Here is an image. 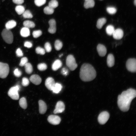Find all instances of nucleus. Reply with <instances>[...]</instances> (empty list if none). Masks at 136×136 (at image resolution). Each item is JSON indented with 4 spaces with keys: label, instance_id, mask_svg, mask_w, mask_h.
I'll use <instances>...</instances> for the list:
<instances>
[{
    "label": "nucleus",
    "instance_id": "obj_1",
    "mask_svg": "<svg viewBox=\"0 0 136 136\" xmlns=\"http://www.w3.org/2000/svg\"><path fill=\"white\" fill-rule=\"evenodd\" d=\"M136 96V90L130 88L123 91L118 97L117 104L120 110L126 112L129 109L131 103Z\"/></svg>",
    "mask_w": 136,
    "mask_h": 136
},
{
    "label": "nucleus",
    "instance_id": "obj_2",
    "mask_svg": "<svg viewBox=\"0 0 136 136\" xmlns=\"http://www.w3.org/2000/svg\"><path fill=\"white\" fill-rule=\"evenodd\" d=\"M96 71L90 64L85 63L81 66L80 72L81 79L85 82L90 81L94 79L96 76Z\"/></svg>",
    "mask_w": 136,
    "mask_h": 136
},
{
    "label": "nucleus",
    "instance_id": "obj_3",
    "mask_svg": "<svg viewBox=\"0 0 136 136\" xmlns=\"http://www.w3.org/2000/svg\"><path fill=\"white\" fill-rule=\"evenodd\" d=\"M1 35L2 37L7 43L12 44L13 40V36L12 32L9 29H4L2 31Z\"/></svg>",
    "mask_w": 136,
    "mask_h": 136
},
{
    "label": "nucleus",
    "instance_id": "obj_4",
    "mask_svg": "<svg viewBox=\"0 0 136 136\" xmlns=\"http://www.w3.org/2000/svg\"><path fill=\"white\" fill-rule=\"evenodd\" d=\"M20 88V86L18 85H17L15 86L11 87L8 92V96L13 99H18L19 95L18 91L19 90Z\"/></svg>",
    "mask_w": 136,
    "mask_h": 136
},
{
    "label": "nucleus",
    "instance_id": "obj_5",
    "mask_svg": "<svg viewBox=\"0 0 136 136\" xmlns=\"http://www.w3.org/2000/svg\"><path fill=\"white\" fill-rule=\"evenodd\" d=\"M66 64L70 69L72 71L74 70L77 67L75 59L72 55H69L67 57Z\"/></svg>",
    "mask_w": 136,
    "mask_h": 136
},
{
    "label": "nucleus",
    "instance_id": "obj_6",
    "mask_svg": "<svg viewBox=\"0 0 136 136\" xmlns=\"http://www.w3.org/2000/svg\"><path fill=\"white\" fill-rule=\"evenodd\" d=\"M9 71L8 65L6 63L0 62V78L4 79L8 75Z\"/></svg>",
    "mask_w": 136,
    "mask_h": 136
},
{
    "label": "nucleus",
    "instance_id": "obj_7",
    "mask_svg": "<svg viewBox=\"0 0 136 136\" xmlns=\"http://www.w3.org/2000/svg\"><path fill=\"white\" fill-rule=\"evenodd\" d=\"M126 67L127 69L129 72L135 73L136 71V59L134 58H130L128 59L126 63Z\"/></svg>",
    "mask_w": 136,
    "mask_h": 136
},
{
    "label": "nucleus",
    "instance_id": "obj_8",
    "mask_svg": "<svg viewBox=\"0 0 136 136\" xmlns=\"http://www.w3.org/2000/svg\"><path fill=\"white\" fill-rule=\"evenodd\" d=\"M109 117V114L107 112L105 111L101 112L98 117V122L101 124H104L108 121Z\"/></svg>",
    "mask_w": 136,
    "mask_h": 136
},
{
    "label": "nucleus",
    "instance_id": "obj_9",
    "mask_svg": "<svg viewBox=\"0 0 136 136\" xmlns=\"http://www.w3.org/2000/svg\"><path fill=\"white\" fill-rule=\"evenodd\" d=\"M47 120L50 123L53 125L59 124L61 121V119L59 116L54 115H50Z\"/></svg>",
    "mask_w": 136,
    "mask_h": 136
},
{
    "label": "nucleus",
    "instance_id": "obj_10",
    "mask_svg": "<svg viewBox=\"0 0 136 136\" xmlns=\"http://www.w3.org/2000/svg\"><path fill=\"white\" fill-rule=\"evenodd\" d=\"M65 109V106L63 103L61 101H58L56 105L53 113L55 114L62 112Z\"/></svg>",
    "mask_w": 136,
    "mask_h": 136
},
{
    "label": "nucleus",
    "instance_id": "obj_11",
    "mask_svg": "<svg viewBox=\"0 0 136 136\" xmlns=\"http://www.w3.org/2000/svg\"><path fill=\"white\" fill-rule=\"evenodd\" d=\"M55 83L54 79L51 77H49L46 80L45 84L46 87L49 90L52 91Z\"/></svg>",
    "mask_w": 136,
    "mask_h": 136
},
{
    "label": "nucleus",
    "instance_id": "obj_12",
    "mask_svg": "<svg viewBox=\"0 0 136 136\" xmlns=\"http://www.w3.org/2000/svg\"><path fill=\"white\" fill-rule=\"evenodd\" d=\"M48 23L49 25V27L48 30V31L51 33H55L56 30L55 20L54 19H51L49 21Z\"/></svg>",
    "mask_w": 136,
    "mask_h": 136
},
{
    "label": "nucleus",
    "instance_id": "obj_13",
    "mask_svg": "<svg viewBox=\"0 0 136 136\" xmlns=\"http://www.w3.org/2000/svg\"><path fill=\"white\" fill-rule=\"evenodd\" d=\"M97 50L98 54L100 56H104L107 53V49L105 46L102 44H99L97 47Z\"/></svg>",
    "mask_w": 136,
    "mask_h": 136
},
{
    "label": "nucleus",
    "instance_id": "obj_14",
    "mask_svg": "<svg viewBox=\"0 0 136 136\" xmlns=\"http://www.w3.org/2000/svg\"><path fill=\"white\" fill-rule=\"evenodd\" d=\"M112 35L114 39L116 40L120 39L123 37V31L120 28L117 29L115 30Z\"/></svg>",
    "mask_w": 136,
    "mask_h": 136
},
{
    "label": "nucleus",
    "instance_id": "obj_15",
    "mask_svg": "<svg viewBox=\"0 0 136 136\" xmlns=\"http://www.w3.org/2000/svg\"><path fill=\"white\" fill-rule=\"evenodd\" d=\"M30 81L36 85H39L41 83L42 79L38 75L34 74L31 76L29 78Z\"/></svg>",
    "mask_w": 136,
    "mask_h": 136
},
{
    "label": "nucleus",
    "instance_id": "obj_16",
    "mask_svg": "<svg viewBox=\"0 0 136 136\" xmlns=\"http://www.w3.org/2000/svg\"><path fill=\"white\" fill-rule=\"evenodd\" d=\"M38 103L39 112L41 114H44L46 113L47 111V105L45 102L42 100H39Z\"/></svg>",
    "mask_w": 136,
    "mask_h": 136
},
{
    "label": "nucleus",
    "instance_id": "obj_17",
    "mask_svg": "<svg viewBox=\"0 0 136 136\" xmlns=\"http://www.w3.org/2000/svg\"><path fill=\"white\" fill-rule=\"evenodd\" d=\"M115 63V59L113 55L111 54H108L107 58V63L108 66L111 67L113 66Z\"/></svg>",
    "mask_w": 136,
    "mask_h": 136
},
{
    "label": "nucleus",
    "instance_id": "obj_18",
    "mask_svg": "<svg viewBox=\"0 0 136 136\" xmlns=\"http://www.w3.org/2000/svg\"><path fill=\"white\" fill-rule=\"evenodd\" d=\"M62 65L61 61L59 59L56 60L52 64V68L54 71H56L60 68Z\"/></svg>",
    "mask_w": 136,
    "mask_h": 136
},
{
    "label": "nucleus",
    "instance_id": "obj_19",
    "mask_svg": "<svg viewBox=\"0 0 136 136\" xmlns=\"http://www.w3.org/2000/svg\"><path fill=\"white\" fill-rule=\"evenodd\" d=\"M20 34L22 37H28L30 35L29 28L25 27L22 28L20 30Z\"/></svg>",
    "mask_w": 136,
    "mask_h": 136
},
{
    "label": "nucleus",
    "instance_id": "obj_20",
    "mask_svg": "<svg viewBox=\"0 0 136 136\" xmlns=\"http://www.w3.org/2000/svg\"><path fill=\"white\" fill-rule=\"evenodd\" d=\"M95 5L94 0H85L84 3V7L86 9L93 7Z\"/></svg>",
    "mask_w": 136,
    "mask_h": 136
},
{
    "label": "nucleus",
    "instance_id": "obj_21",
    "mask_svg": "<svg viewBox=\"0 0 136 136\" xmlns=\"http://www.w3.org/2000/svg\"><path fill=\"white\" fill-rule=\"evenodd\" d=\"M16 25V23L13 20H10L8 21L6 24V28L8 29H11L15 27Z\"/></svg>",
    "mask_w": 136,
    "mask_h": 136
},
{
    "label": "nucleus",
    "instance_id": "obj_22",
    "mask_svg": "<svg viewBox=\"0 0 136 136\" xmlns=\"http://www.w3.org/2000/svg\"><path fill=\"white\" fill-rule=\"evenodd\" d=\"M62 88V86L61 84L58 83H56L52 91L54 93L57 94L59 93L61 91Z\"/></svg>",
    "mask_w": 136,
    "mask_h": 136
},
{
    "label": "nucleus",
    "instance_id": "obj_23",
    "mask_svg": "<svg viewBox=\"0 0 136 136\" xmlns=\"http://www.w3.org/2000/svg\"><path fill=\"white\" fill-rule=\"evenodd\" d=\"M106 19L104 18L99 19L97 21L96 24V27L99 29H101L103 25L106 22Z\"/></svg>",
    "mask_w": 136,
    "mask_h": 136
},
{
    "label": "nucleus",
    "instance_id": "obj_24",
    "mask_svg": "<svg viewBox=\"0 0 136 136\" xmlns=\"http://www.w3.org/2000/svg\"><path fill=\"white\" fill-rule=\"evenodd\" d=\"M24 27L29 28H33L35 27V24L34 23L30 21L27 20L24 21L23 23Z\"/></svg>",
    "mask_w": 136,
    "mask_h": 136
},
{
    "label": "nucleus",
    "instance_id": "obj_25",
    "mask_svg": "<svg viewBox=\"0 0 136 136\" xmlns=\"http://www.w3.org/2000/svg\"><path fill=\"white\" fill-rule=\"evenodd\" d=\"M19 105L20 107L23 109H25L27 106L26 100L24 97H22L19 100Z\"/></svg>",
    "mask_w": 136,
    "mask_h": 136
},
{
    "label": "nucleus",
    "instance_id": "obj_26",
    "mask_svg": "<svg viewBox=\"0 0 136 136\" xmlns=\"http://www.w3.org/2000/svg\"><path fill=\"white\" fill-rule=\"evenodd\" d=\"M24 66L25 71L27 73L30 74L32 73L33 71V68L30 63H27Z\"/></svg>",
    "mask_w": 136,
    "mask_h": 136
},
{
    "label": "nucleus",
    "instance_id": "obj_27",
    "mask_svg": "<svg viewBox=\"0 0 136 136\" xmlns=\"http://www.w3.org/2000/svg\"><path fill=\"white\" fill-rule=\"evenodd\" d=\"M114 28L112 25H108L106 28V31L107 34L109 35H112L115 30Z\"/></svg>",
    "mask_w": 136,
    "mask_h": 136
},
{
    "label": "nucleus",
    "instance_id": "obj_28",
    "mask_svg": "<svg viewBox=\"0 0 136 136\" xmlns=\"http://www.w3.org/2000/svg\"><path fill=\"white\" fill-rule=\"evenodd\" d=\"M15 10L18 14L20 15L23 13L25 11V9L23 6L19 5L16 7Z\"/></svg>",
    "mask_w": 136,
    "mask_h": 136
},
{
    "label": "nucleus",
    "instance_id": "obj_29",
    "mask_svg": "<svg viewBox=\"0 0 136 136\" xmlns=\"http://www.w3.org/2000/svg\"><path fill=\"white\" fill-rule=\"evenodd\" d=\"M54 9L49 6L45 7L44 9V13L47 15L52 14L54 13Z\"/></svg>",
    "mask_w": 136,
    "mask_h": 136
},
{
    "label": "nucleus",
    "instance_id": "obj_30",
    "mask_svg": "<svg viewBox=\"0 0 136 136\" xmlns=\"http://www.w3.org/2000/svg\"><path fill=\"white\" fill-rule=\"evenodd\" d=\"M63 46L62 42L59 40H57L55 42L54 47L55 49L58 51L60 50Z\"/></svg>",
    "mask_w": 136,
    "mask_h": 136
},
{
    "label": "nucleus",
    "instance_id": "obj_31",
    "mask_svg": "<svg viewBox=\"0 0 136 136\" xmlns=\"http://www.w3.org/2000/svg\"><path fill=\"white\" fill-rule=\"evenodd\" d=\"M22 15L23 17L25 18H31L33 17L32 14L28 10L25 11L22 14Z\"/></svg>",
    "mask_w": 136,
    "mask_h": 136
},
{
    "label": "nucleus",
    "instance_id": "obj_32",
    "mask_svg": "<svg viewBox=\"0 0 136 136\" xmlns=\"http://www.w3.org/2000/svg\"><path fill=\"white\" fill-rule=\"evenodd\" d=\"M58 5V2L56 0H51L48 4V6L53 9L56 8Z\"/></svg>",
    "mask_w": 136,
    "mask_h": 136
},
{
    "label": "nucleus",
    "instance_id": "obj_33",
    "mask_svg": "<svg viewBox=\"0 0 136 136\" xmlns=\"http://www.w3.org/2000/svg\"><path fill=\"white\" fill-rule=\"evenodd\" d=\"M107 12L110 14H115L117 12L116 9L114 7H109L106 8Z\"/></svg>",
    "mask_w": 136,
    "mask_h": 136
},
{
    "label": "nucleus",
    "instance_id": "obj_34",
    "mask_svg": "<svg viewBox=\"0 0 136 136\" xmlns=\"http://www.w3.org/2000/svg\"><path fill=\"white\" fill-rule=\"evenodd\" d=\"M37 68L40 71H44L47 69V66L45 63H40L38 65Z\"/></svg>",
    "mask_w": 136,
    "mask_h": 136
},
{
    "label": "nucleus",
    "instance_id": "obj_35",
    "mask_svg": "<svg viewBox=\"0 0 136 136\" xmlns=\"http://www.w3.org/2000/svg\"><path fill=\"white\" fill-rule=\"evenodd\" d=\"M36 52L37 53L42 55L44 54L45 52V50L40 47H38L36 48Z\"/></svg>",
    "mask_w": 136,
    "mask_h": 136
},
{
    "label": "nucleus",
    "instance_id": "obj_36",
    "mask_svg": "<svg viewBox=\"0 0 136 136\" xmlns=\"http://www.w3.org/2000/svg\"><path fill=\"white\" fill-rule=\"evenodd\" d=\"M32 34L34 38H37L42 35V32L40 30H35L33 32Z\"/></svg>",
    "mask_w": 136,
    "mask_h": 136
},
{
    "label": "nucleus",
    "instance_id": "obj_37",
    "mask_svg": "<svg viewBox=\"0 0 136 136\" xmlns=\"http://www.w3.org/2000/svg\"><path fill=\"white\" fill-rule=\"evenodd\" d=\"M46 0H35V5L38 7L41 6L44 4L46 3Z\"/></svg>",
    "mask_w": 136,
    "mask_h": 136
},
{
    "label": "nucleus",
    "instance_id": "obj_38",
    "mask_svg": "<svg viewBox=\"0 0 136 136\" xmlns=\"http://www.w3.org/2000/svg\"><path fill=\"white\" fill-rule=\"evenodd\" d=\"M44 47L45 50L47 52H50L51 50V46L50 44L48 42H47L45 43Z\"/></svg>",
    "mask_w": 136,
    "mask_h": 136
},
{
    "label": "nucleus",
    "instance_id": "obj_39",
    "mask_svg": "<svg viewBox=\"0 0 136 136\" xmlns=\"http://www.w3.org/2000/svg\"><path fill=\"white\" fill-rule=\"evenodd\" d=\"M28 61V59L26 57H22L21 59L19 64L20 66H24L27 63Z\"/></svg>",
    "mask_w": 136,
    "mask_h": 136
},
{
    "label": "nucleus",
    "instance_id": "obj_40",
    "mask_svg": "<svg viewBox=\"0 0 136 136\" xmlns=\"http://www.w3.org/2000/svg\"><path fill=\"white\" fill-rule=\"evenodd\" d=\"M29 84V81L28 79L26 77H23L22 79V85L24 86H28Z\"/></svg>",
    "mask_w": 136,
    "mask_h": 136
},
{
    "label": "nucleus",
    "instance_id": "obj_41",
    "mask_svg": "<svg viewBox=\"0 0 136 136\" xmlns=\"http://www.w3.org/2000/svg\"><path fill=\"white\" fill-rule=\"evenodd\" d=\"M15 76L17 77H20L22 75V72L18 68L16 69L13 72Z\"/></svg>",
    "mask_w": 136,
    "mask_h": 136
},
{
    "label": "nucleus",
    "instance_id": "obj_42",
    "mask_svg": "<svg viewBox=\"0 0 136 136\" xmlns=\"http://www.w3.org/2000/svg\"><path fill=\"white\" fill-rule=\"evenodd\" d=\"M69 71L66 68L64 67L61 70V73L63 75L66 76L69 74Z\"/></svg>",
    "mask_w": 136,
    "mask_h": 136
},
{
    "label": "nucleus",
    "instance_id": "obj_43",
    "mask_svg": "<svg viewBox=\"0 0 136 136\" xmlns=\"http://www.w3.org/2000/svg\"><path fill=\"white\" fill-rule=\"evenodd\" d=\"M16 54L17 56L18 57H21L23 55V53L22 51L20 48H18L16 51Z\"/></svg>",
    "mask_w": 136,
    "mask_h": 136
},
{
    "label": "nucleus",
    "instance_id": "obj_44",
    "mask_svg": "<svg viewBox=\"0 0 136 136\" xmlns=\"http://www.w3.org/2000/svg\"><path fill=\"white\" fill-rule=\"evenodd\" d=\"M24 45L25 47L30 48L32 47V44L30 42L26 41L24 42Z\"/></svg>",
    "mask_w": 136,
    "mask_h": 136
},
{
    "label": "nucleus",
    "instance_id": "obj_45",
    "mask_svg": "<svg viewBox=\"0 0 136 136\" xmlns=\"http://www.w3.org/2000/svg\"><path fill=\"white\" fill-rule=\"evenodd\" d=\"M12 1L14 3L19 5L22 4L24 1V0H12Z\"/></svg>",
    "mask_w": 136,
    "mask_h": 136
},
{
    "label": "nucleus",
    "instance_id": "obj_46",
    "mask_svg": "<svg viewBox=\"0 0 136 136\" xmlns=\"http://www.w3.org/2000/svg\"><path fill=\"white\" fill-rule=\"evenodd\" d=\"M134 4L135 6L136 5V0H134Z\"/></svg>",
    "mask_w": 136,
    "mask_h": 136
},
{
    "label": "nucleus",
    "instance_id": "obj_47",
    "mask_svg": "<svg viewBox=\"0 0 136 136\" xmlns=\"http://www.w3.org/2000/svg\"><path fill=\"white\" fill-rule=\"evenodd\" d=\"M63 54H61V55H60L59 56V57H61L62 56V55Z\"/></svg>",
    "mask_w": 136,
    "mask_h": 136
},
{
    "label": "nucleus",
    "instance_id": "obj_48",
    "mask_svg": "<svg viewBox=\"0 0 136 136\" xmlns=\"http://www.w3.org/2000/svg\"></svg>",
    "mask_w": 136,
    "mask_h": 136
}]
</instances>
